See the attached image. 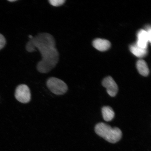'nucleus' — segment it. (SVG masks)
<instances>
[{"label":"nucleus","instance_id":"obj_12","mask_svg":"<svg viewBox=\"0 0 151 151\" xmlns=\"http://www.w3.org/2000/svg\"><path fill=\"white\" fill-rule=\"evenodd\" d=\"M6 41L4 36L0 34V50L2 49L5 46Z\"/></svg>","mask_w":151,"mask_h":151},{"label":"nucleus","instance_id":"obj_14","mask_svg":"<svg viewBox=\"0 0 151 151\" xmlns=\"http://www.w3.org/2000/svg\"><path fill=\"white\" fill-rule=\"evenodd\" d=\"M17 1V0H9V1H10V2H14V1Z\"/></svg>","mask_w":151,"mask_h":151},{"label":"nucleus","instance_id":"obj_5","mask_svg":"<svg viewBox=\"0 0 151 151\" xmlns=\"http://www.w3.org/2000/svg\"><path fill=\"white\" fill-rule=\"evenodd\" d=\"M102 85L106 88L107 93L112 97H114L118 92L117 85L112 77L108 76L104 79Z\"/></svg>","mask_w":151,"mask_h":151},{"label":"nucleus","instance_id":"obj_13","mask_svg":"<svg viewBox=\"0 0 151 151\" xmlns=\"http://www.w3.org/2000/svg\"><path fill=\"white\" fill-rule=\"evenodd\" d=\"M29 37V38L30 39H32L33 38V37L31 35H29V37Z\"/></svg>","mask_w":151,"mask_h":151},{"label":"nucleus","instance_id":"obj_10","mask_svg":"<svg viewBox=\"0 0 151 151\" xmlns=\"http://www.w3.org/2000/svg\"><path fill=\"white\" fill-rule=\"evenodd\" d=\"M102 113L104 120L107 122H110L114 118L115 113L111 107L104 106L102 109Z\"/></svg>","mask_w":151,"mask_h":151},{"label":"nucleus","instance_id":"obj_6","mask_svg":"<svg viewBox=\"0 0 151 151\" xmlns=\"http://www.w3.org/2000/svg\"><path fill=\"white\" fill-rule=\"evenodd\" d=\"M138 46L143 48H147L148 43L151 42V38L149 37L146 30L141 29L138 32L137 34Z\"/></svg>","mask_w":151,"mask_h":151},{"label":"nucleus","instance_id":"obj_4","mask_svg":"<svg viewBox=\"0 0 151 151\" xmlns=\"http://www.w3.org/2000/svg\"><path fill=\"white\" fill-rule=\"evenodd\" d=\"M15 96L20 103L25 104L29 102L31 99V93L29 87L25 84L19 85L16 88Z\"/></svg>","mask_w":151,"mask_h":151},{"label":"nucleus","instance_id":"obj_3","mask_svg":"<svg viewBox=\"0 0 151 151\" xmlns=\"http://www.w3.org/2000/svg\"><path fill=\"white\" fill-rule=\"evenodd\" d=\"M47 86L52 93L56 95H62L67 92L68 86L65 83L60 79L54 77L49 78Z\"/></svg>","mask_w":151,"mask_h":151},{"label":"nucleus","instance_id":"obj_2","mask_svg":"<svg viewBox=\"0 0 151 151\" xmlns=\"http://www.w3.org/2000/svg\"><path fill=\"white\" fill-rule=\"evenodd\" d=\"M95 131L98 135L111 143L118 142L122 137V132L119 128L116 127L112 128L104 122H100L96 124Z\"/></svg>","mask_w":151,"mask_h":151},{"label":"nucleus","instance_id":"obj_7","mask_svg":"<svg viewBox=\"0 0 151 151\" xmlns=\"http://www.w3.org/2000/svg\"><path fill=\"white\" fill-rule=\"evenodd\" d=\"M93 45L96 50L104 52L110 48L111 44L110 42L106 40L97 39L93 41Z\"/></svg>","mask_w":151,"mask_h":151},{"label":"nucleus","instance_id":"obj_8","mask_svg":"<svg viewBox=\"0 0 151 151\" xmlns=\"http://www.w3.org/2000/svg\"><path fill=\"white\" fill-rule=\"evenodd\" d=\"M129 49L132 54L139 58L144 57L148 52L147 48H141L138 46L136 43L130 45Z\"/></svg>","mask_w":151,"mask_h":151},{"label":"nucleus","instance_id":"obj_9","mask_svg":"<svg viewBox=\"0 0 151 151\" xmlns=\"http://www.w3.org/2000/svg\"><path fill=\"white\" fill-rule=\"evenodd\" d=\"M137 68L139 74L143 76H148L150 70L146 62L143 60H139L137 62Z\"/></svg>","mask_w":151,"mask_h":151},{"label":"nucleus","instance_id":"obj_1","mask_svg":"<svg viewBox=\"0 0 151 151\" xmlns=\"http://www.w3.org/2000/svg\"><path fill=\"white\" fill-rule=\"evenodd\" d=\"M26 49L28 52L37 50L40 53L42 59L37 63V68L41 73L50 72L59 61L60 54L56 47L55 39L50 33H39L28 41Z\"/></svg>","mask_w":151,"mask_h":151},{"label":"nucleus","instance_id":"obj_11","mask_svg":"<svg viewBox=\"0 0 151 151\" xmlns=\"http://www.w3.org/2000/svg\"><path fill=\"white\" fill-rule=\"evenodd\" d=\"M65 1V0H50L49 3L52 6L58 7L63 5Z\"/></svg>","mask_w":151,"mask_h":151}]
</instances>
